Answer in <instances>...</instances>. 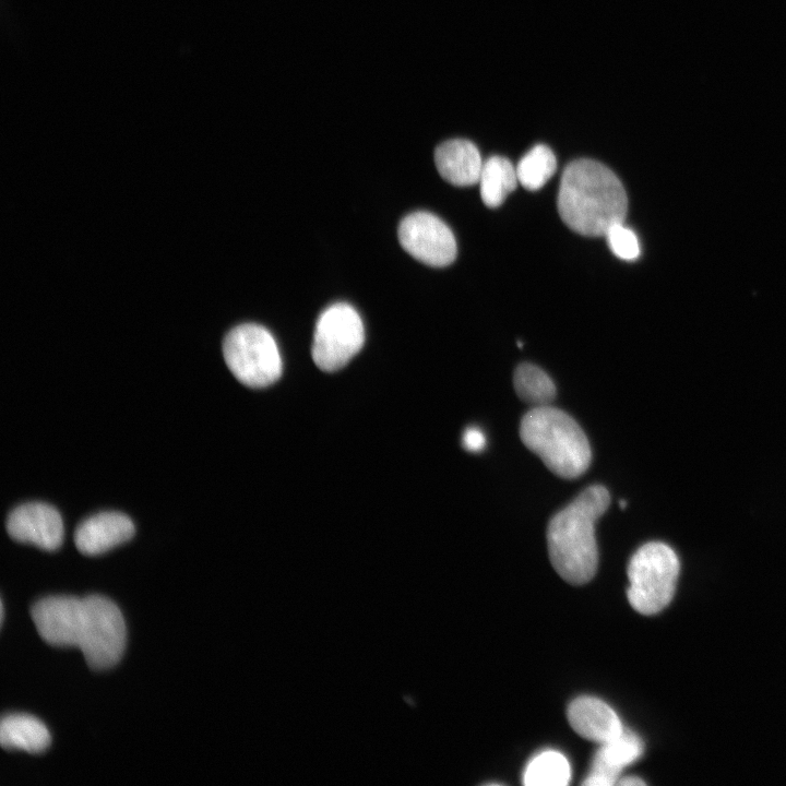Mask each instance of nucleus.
<instances>
[{"instance_id": "nucleus-19", "label": "nucleus", "mask_w": 786, "mask_h": 786, "mask_svg": "<svg viewBox=\"0 0 786 786\" xmlns=\"http://www.w3.org/2000/svg\"><path fill=\"white\" fill-rule=\"evenodd\" d=\"M607 243L612 253L627 261L635 260L640 255V243L633 230L618 223L605 234Z\"/></svg>"}, {"instance_id": "nucleus-6", "label": "nucleus", "mask_w": 786, "mask_h": 786, "mask_svg": "<svg viewBox=\"0 0 786 786\" xmlns=\"http://www.w3.org/2000/svg\"><path fill=\"white\" fill-rule=\"evenodd\" d=\"M224 360L242 384L259 389L282 373V358L272 334L263 326L243 323L231 329L223 342Z\"/></svg>"}, {"instance_id": "nucleus-4", "label": "nucleus", "mask_w": 786, "mask_h": 786, "mask_svg": "<svg viewBox=\"0 0 786 786\" xmlns=\"http://www.w3.org/2000/svg\"><path fill=\"white\" fill-rule=\"evenodd\" d=\"M520 437L524 445L559 477L576 478L591 464L592 451L585 433L559 408L550 405L533 407L521 420Z\"/></svg>"}, {"instance_id": "nucleus-7", "label": "nucleus", "mask_w": 786, "mask_h": 786, "mask_svg": "<svg viewBox=\"0 0 786 786\" xmlns=\"http://www.w3.org/2000/svg\"><path fill=\"white\" fill-rule=\"evenodd\" d=\"M365 329L359 313L346 302L329 306L317 320L311 355L323 371L343 368L362 347Z\"/></svg>"}, {"instance_id": "nucleus-18", "label": "nucleus", "mask_w": 786, "mask_h": 786, "mask_svg": "<svg viewBox=\"0 0 786 786\" xmlns=\"http://www.w3.org/2000/svg\"><path fill=\"white\" fill-rule=\"evenodd\" d=\"M519 183L529 191L540 189L552 177L557 160L552 150L545 144L533 146L515 166Z\"/></svg>"}, {"instance_id": "nucleus-20", "label": "nucleus", "mask_w": 786, "mask_h": 786, "mask_svg": "<svg viewBox=\"0 0 786 786\" xmlns=\"http://www.w3.org/2000/svg\"><path fill=\"white\" fill-rule=\"evenodd\" d=\"M463 446L469 452H479L486 445L484 432L477 427H469L463 433Z\"/></svg>"}, {"instance_id": "nucleus-1", "label": "nucleus", "mask_w": 786, "mask_h": 786, "mask_svg": "<svg viewBox=\"0 0 786 786\" xmlns=\"http://www.w3.org/2000/svg\"><path fill=\"white\" fill-rule=\"evenodd\" d=\"M31 617L43 641L80 648L93 669L112 667L123 654L126 623L118 606L106 597H46L32 606Z\"/></svg>"}, {"instance_id": "nucleus-2", "label": "nucleus", "mask_w": 786, "mask_h": 786, "mask_svg": "<svg viewBox=\"0 0 786 786\" xmlns=\"http://www.w3.org/2000/svg\"><path fill=\"white\" fill-rule=\"evenodd\" d=\"M557 206L570 229L583 236L602 237L611 226L624 223L628 198L621 181L608 167L581 158L564 168Z\"/></svg>"}, {"instance_id": "nucleus-12", "label": "nucleus", "mask_w": 786, "mask_h": 786, "mask_svg": "<svg viewBox=\"0 0 786 786\" xmlns=\"http://www.w3.org/2000/svg\"><path fill=\"white\" fill-rule=\"evenodd\" d=\"M567 717L577 735L599 745L615 739L624 729L615 710L595 696L574 699L568 706Z\"/></svg>"}, {"instance_id": "nucleus-8", "label": "nucleus", "mask_w": 786, "mask_h": 786, "mask_svg": "<svg viewBox=\"0 0 786 786\" xmlns=\"http://www.w3.org/2000/svg\"><path fill=\"white\" fill-rule=\"evenodd\" d=\"M401 247L417 261L434 267L456 258V241L449 226L432 213L418 211L405 216L397 229Z\"/></svg>"}, {"instance_id": "nucleus-16", "label": "nucleus", "mask_w": 786, "mask_h": 786, "mask_svg": "<svg viewBox=\"0 0 786 786\" xmlns=\"http://www.w3.org/2000/svg\"><path fill=\"white\" fill-rule=\"evenodd\" d=\"M571 778L567 758L555 750L535 755L526 765L523 784L526 786H565Z\"/></svg>"}, {"instance_id": "nucleus-11", "label": "nucleus", "mask_w": 786, "mask_h": 786, "mask_svg": "<svg viewBox=\"0 0 786 786\" xmlns=\"http://www.w3.org/2000/svg\"><path fill=\"white\" fill-rule=\"evenodd\" d=\"M643 750L641 738L632 730L624 728L621 735L600 745L582 784L585 786L617 784L621 771L635 762L642 755Z\"/></svg>"}, {"instance_id": "nucleus-15", "label": "nucleus", "mask_w": 786, "mask_h": 786, "mask_svg": "<svg viewBox=\"0 0 786 786\" xmlns=\"http://www.w3.org/2000/svg\"><path fill=\"white\" fill-rule=\"evenodd\" d=\"M478 183L483 202L488 207H497L516 188V169L508 158L491 156L483 164Z\"/></svg>"}, {"instance_id": "nucleus-3", "label": "nucleus", "mask_w": 786, "mask_h": 786, "mask_svg": "<svg viewBox=\"0 0 786 786\" xmlns=\"http://www.w3.org/2000/svg\"><path fill=\"white\" fill-rule=\"evenodd\" d=\"M609 493L600 485L584 489L550 520L547 545L557 573L573 585L587 583L596 573L598 550L595 522L609 505Z\"/></svg>"}, {"instance_id": "nucleus-14", "label": "nucleus", "mask_w": 786, "mask_h": 786, "mask_svg": "<svg viewBox=\"0 0 786 786\" xmlns=\"http://www.w3.org/2000/svg\"><path fill=\"white\" fill-rule=\"evenodd\" d=\"M0 745L5 750L41 753L50 745V735L46 726L37 718L12 714L4 716L1 720Z\"/></svg>"}, {"instance_id": "nucleus-9", "label": "nucleus", "mask_w": 786, "mask_h": 786, "mask_svg": "<svg viewBox=\"0 0 786 786\" xmlns=\"http://www.w3.org/2000/svg\"><path fill=\"white\" fill-rule=\"evenodd\" d=\"M7 532L16 541L32 544L52 551L63 540V522L58 510L44 502H28L16 507L8 516Z\"/></svg>"}, {"instance_id": "nucleus-22", "label": "nucleus", "mask_w": 786, "mask_h": 786, "mask_svg": "<svg viewBox=\"0 0 786 786\" xmlns=\"http://www.w3.org/2000/svg\"><path fill=\"white\" fill-rule=\"evenodd\" d=\"M3 617H4V608H3V603L1 602V624L3 622Z\"/></svg>"}, {"instance_id": "nucleus-10", "label": "nucleus", "mask_w": 786, "mask_h": 786, "mask_svg": "<svg viewBox=\"0 0 786 786\" xmlns=\"http://www.w3.org/2000/svg\"><path fill=\"white\" fill-rule=\"evenodd\" d=\"M135 527L129 516L107 511L81 522L74 532V544L86 556L104 553L133 537Z\"/></svg>"}, {"instance_id": "nucleus-13", "label": "nucleus", "mask_w": 786, "mask_h": 786, "mask_svg": "<svg viewBox=\"0 0 786 786\" xmlns=\"http://www.w3.org/2000/svg\"><path fill=\"white\" fill-rule=\"evenodd\" d=\"M436 167L448 182L467 187L478 183L483 159L477 146L465 139H452L434 151Z\"/></svg>"}, {"instance_id": "nucleus-21", "label": "nucleus", "mask_w": 786, "mask_h": 786, "mask_svg": "<svg viewBox=\"0 0 786 786\" xmlns=\"http://www.w3.org/2000/svg\"><path fill=\"white\" fill-rule=\"evenodd\" d=\"M617 785L621 786H642L645 782L636 776L623 777L617 782Z\"/></svg>"}, {"instance_id": "nucleus-17", "label": "nucleus", "mask_w": 786, "mask_h": 786, "mask_svg": "<svg viewBox=\"0 0 786 786\" xmlns=\"http://www.w3.org/2000/svg\"><path fill=\"white\" fill-rule=\"evenodd\" d=\"M513 383L519 397L533 407L550 405L555 400L553 381L543 369L533 364L519 365L514 371Z\"/></svg>"}, {"instance_id": "nucleus-5", "label": "nucleus", "mask_w": 786, "mask_h": 786, "mask_svg": "<svg viewBox=\"0 0 786 786\" xmlns=\"http://www.w3.org/2000/svg\"><path fill=\"white\" fill-rule=\"evenodd\" d=\"M680 571L678 556L671 547L651 541L640 547L628 564L627 597L639 614L651 616L669 605Z\"/></svg>"}]
</instances>
